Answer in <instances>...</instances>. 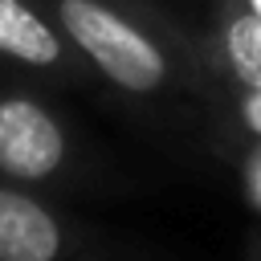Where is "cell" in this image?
<instances>
[{"mask_svg":"<svg viewBox=\"0 0 261 261\" xmlns=\"http://www.w3.org/2000/svg\"><path fill=\"white\" fill-rule=\"evenodd\" d=\"M86 65L135 102L208 106L200 24L171 0H45Z\"/></svg>","mask_w":261,"mask_h":261,"instance_id":"6da1fadb","label":"cell"},{"mask_svg":"<svg viewBox=\"0 0 261 261\" xmlns=\"http://www.w3.org/2000/svg\"><path fill=\"white\" fill-rule=\"evenodd\" d=\"M90 171L69 118L29 86H0V179L69 188Z\"/></svg>","mask_w":261,"mask_h":261,"instance_id":"7a4b0ae2","label":"cell"},{"mask_svg":"<svg viewBox=\"0 0 261 261\" xmlns=\"http://www.w3.org/2000/svg\"><path fill=\"white\" fill-rule=\"evenodd\" d=\"M0 65L45 86H82L98 77L45 0H0Z\"/></svg>","mask_w":261,"mask_h":261,"instance_id":"3957f363","label":"cell"},{"mask_svg":"<svg viewBox=\"0 0 261 261\" xmlns=\"http://www.w3.org/2000/svg\"><path fill=\"white\" fill-rule=\"evenodd\" d=\"M0 261H90V241L41 188L0 179Z\"/></svg>","mask_w":261,"mask_h":261,"instance_id":"277c9868","label":"cell"},{"mask_svg":"<svg viewBox=\"0 0 261 261\" xmlns=\"http://www.w3.org/2000/svg\"><path fill=\"white\" fill-rule=\"evenodd\" d=\"M208 98L261 86V16L245 0H208L200 24Z\"/></svg>","mask_w":261,"mask_h":261,"instance_id":"5b68a950","label":"cell"},{"mask_svg":"<svg viewBox=\"0 0 261 261\" xmlns=\"http://www.w3.org/2000/svg\"><path fill=\"white\" fill-rule=\"evenodd\" d=\"M204 118H208L212 143L228 159L241 155V151H249V147H261V86L224 90V94L208 98Z\"/></svg>","mask_w":261,"mask_h":261,"instance_id":"8992f818","label":"cell"},{"mask_svg":"<svg viewBox=\"0 0 261 261\" xmlns=\"http://www.w3.org/2000/svg\"><path fill=\"white\" fill-rule=\"evenodd\" d=\"M232 167H237V184H241L245 204L261 216V147H249V151L232 155Z\"/></svg>","mask_w":261,"mask_h":261,"instance_id":"52a82bcc","label":"cell"},{"mask_svg":"<svg viewBox=\"0 0 261 261\" xmlns=\"http://www.w3.org/2000/svg\"><path fill=\"white\" fill-rule=\"evenodd\" d=\"M171 4H175V8H184V12H196V4H200V0H171Z\"/></svg>","mask_w":261,"mask_h":261,"instance_id":"ba28073f","label":"cell"},{"mask_svg":"<svg viewBox=\"0 0 261 261\" xmlns=\"http://www.w3.org/2000/svg\"><path fill=\"white\" fill-rule=\"evenodd\" d=\"M249 261H261V237L253 241V253H249Z\"/></svg>","mask_w":261,"mask_h":261,"instance_id":"9c48e42d","label":"cell"},{"mask_svg":"<svg viewBox=\"0 0 261 261\" xmlns=\"http://www.w3.org/2000/svg\"><path fill=\"white\" fill-rule=\"evenodd\" d=\"M245 4H249V8H253V12L261 16V0H245Z\"/></svg>","mask_w":261,"mask_h":261,"instance_id":"30bf717a","label":"cell"}]
</instances>
